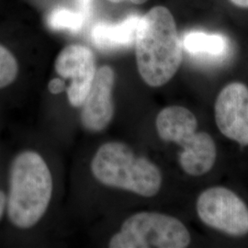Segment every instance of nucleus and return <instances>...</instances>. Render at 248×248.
I'll return each instance as SVG.
<instances>
[{"label":"nucleus","instance_id":"ddd939ff","mask_svg":"<svg viewBox=\"0 0 248 248\" xmlns=\"http://www.w3.org/2000/svg\"><path fill=\"white\" fill-rule=\"evenodd\" d=\"M18 64L14 54L0 45V89L11 85L18 77Z\"/></svg>","mask_w":248,"mask_h":248},{"label":"nucleus","instance_id":"39448f33","mask_svg":"<svg viewBox=\"0 0 248 248\" xmlns=\"http://www.w3.org/2000/svg\"><path fill=\"white\" fill-rule=\"evenodd\" d=\"M190 233L177 218L164 213H135L109 241L110 248H185Z\"/></svg>","mask_w":248,"mask_h":248},{"label":"nucleus","instance_id":"dca6fc26","mask_svg":"<svg viewBox=\"0 0 248 248\" xmlns=\"http://www.w3.org/2000/svg\"><path fill=\"white\" fill-rule=\"evenodd\" d=\"M7 209V196L0 190V221L4 215L5 210Z\"/></svg>","mask_w":248,"mask_h":248},{"label":"nucleus","instance_id":"f03ea898","mask_svg":"<svg viewBox=\"0 0 248 248\" xmlns=\"http://www.w3.org/2000/svg\"><path fill=\"white\" fill-rule=\"evenodd\" d=\"M53 188V177L45 159L33 151L20 153L9 171V221L20 229L33 227L46 213Z\"/></svg>","mask_w":248,"mask_h":248},{"label":"nucleus","instance_id":"1a4fd4ad","mask_svg":"<svg viewBox=\"0 0 248 248\" xmlns=\"http://www.w3.org/2000/svg\"><path fill=\"white\" fill-rule=\"evenodd\" d=\"M114 83L115 74L111 67L104 65L96 72L91 88L81 106V123L89 132H101L112 121Z\"/></svg>","mask_w":248,"mask_h":248},{"label":"nucleus","instance_id":"20e7f679","mask_svg":"<svg viewBox=\"0 0 248 248\" xmlns=\"http://www.w3.org/2000/svg\"><path fill=\"white\" fill-rule=\"evenodd\" d=\"M155 126L163 141L175 142L182 148L178 162L186 174L201 177L213 169L217 158L216 144L209 133L198 132V120L192 111L185 107H167L158 113Z\"/></svg>","mask_w":248,"mask_h":248},{"label":"nucleus","instance_id":"0eeeda50","mask_svg":"<svg viewBox=\"0 0 248 248\" xmlns=\"http://www.w3.org/2000/svg\"><path fill=\"white\" fill-rule=\"evenodd\" d=\"M55 71L69 80L66 88L69 103L76 108L82 106L97 72L94 53L84 45H68L57 56Z\"/></svg>","mask_w":248,"mask_h":248},{"label":"nucleus","instance_id":"9d476101","mask_svg":"<svg viewBox=\"0 0 248 248\" xmlns=\"http://www.w3.org/2000/svg\"><path fill=\"white\" fill-rule=\"evenodd\" d=\"M140 18L138 15H131L114 24L98 22L92 29V41L97 47L103 50L128 47L135 43Z\"/></svg>","mask_w":248,"mask_h":248},{"label":"nucleus","instance_id":"2eb2a0df","mask_svg":"<svg viewBox=\"0 0 248 248\" xmlns=\"http://www.w3.org/2000/svg\"><path fill=\"white\" fill-rule=\"evenodd\" d=\"M92 0H78V9L89 18L91 17L92 13Z\"/></svg>","mask_w":248,"mask_h":248},{"label":"nucleus","instance_id":"4468645a","mask_svg":"<svg viewBox=\"0 0 248 248\" xmlns=\"http://www.w3.org/2000/svg\"><path fill=\"white\" fill-rule=\"evenodd\" d=\"M65 82L61 78H53L48 84V89L52 94H59L65 89Z\"/></svg>","mask_w":248,"mask_h":248},{"label":"nucleus","instance_id":"f8f14e48","mask_svg":"<svg viewBox=\"0 0 248 248\" xmlns=\"http://www.w3.org/2000/svg\"><path fill=\"white\" fill-rule=\"evenodd\" d=\"M89 18L80 10L67 9V8H56L49 14L47 23L50 28L57 31H69L78 32L87 23Z\"/></svg>","mask_w":248,"mask_h":248},{"label":"nucleus","instance_id":"9b49d317","mask_svg":"<svg viewBox=\"0 0 248 248\" xmlns=\"http://www.w3.org/2000/svg\"><path fill=\"white\" fill-rule=\"evenodd\" d=\"M181 44L191 55L216 62L224 60L230 52L229 40L220 33L191 31L183 36Z\"/></svg>","mask_w":248,"mask_h":248},{"label":"nucleus","instance_id":"423d86ee","mask_svg":"<svg viewBox=\"0 0 248 248\" xmlns=\"http://www.w3.org/2000/svg\"><path fill=\"white\" fill-rule=\"evenodd\" d=\"M196 211L205 225L235 237L248 234V206L235 192L212 186L198 197Z\"/></svg>","mask_w":248,"mask_h":248},{"label":"nucleus","instance_id":"6e6552de","mask_svg":"<svg viewBox=\"0 0 248 248\" xmlns=\"http://www.w3.org/2000/svg\"><path fill=\"white\" fill-rule=\"evenodd\" d=\"M215 123L231 141L248 146V88L232 82L224 87L214 103Z\"/></svg>","mask_w":248,"mask_h":248},{"label":"nucleus","instance_id":"7ed1b4c3","mask_svg":"<svg viewBox=\"0 0 248 248\" xmlns=\"http://www.w3.org/2000/svg\"><path fill=\"white\" fill-rule=\"evenodd\" d=\"M93 176L105 186L151 198L162 186L160 169L150 160L137 156L125 143L109 142L98 148L91 162Z\"/></svg>","mask_w":248,"mask_h":248},{"label":"nucleus","instance_id":"a211bd4d","mask_svg":"<svg viewBox=\"0 0 248 248\" xmlns=\"http://www.w3.org/2000/svg\"><path fill=\"white\" fill-rule=\"evenodd\" d=\"M234 5L242 7V8H248V0H231Z\"/></svg>","mask_w":248,"mask_h":248},{"label":"nucleus","instance_id":"f257e3e1","mask_svg":"<svg viewBox=\"0 0 248 248\" xmlns=\"http://www.w3.org/2000/svg\"><path fill=\"white\" fill-rule=\"evenodd\" d=\"M138 71L150 87L167 84L182 62V44L174 18L165 7H155L140 18L135 38Z\"/></svg>","mask_w":248,"mask_h":248},{"label":"nucleus","instance_id":"f3484780","mask_svg":"<svg viewBox=\"0 0 248 248\" xmlns=\"http://www.w3.org/2000/svg\"><path fill=\"white\" fill-rule=\"evenodd\" d=\"M108 1H109V2H111V3H123V2H131V3H133V4H137V5H140V4H142V3L146 2L147 0H108Z\"/></svg>","mask_w":248,"mask_h":248}]
</instances>
